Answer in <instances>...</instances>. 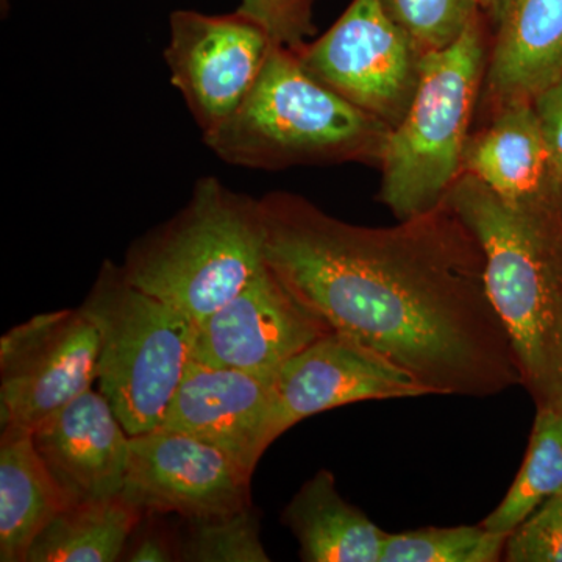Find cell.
<instances>
[{"mask_svg":"<svg viewBox=\"0 0 562 562\" xmlns=\"http://www.w3.org/2000/svg\"><path fill=\"white\" fill-rule=\"evenodd\" d=\"M260 205L266 262L333 330L432 395L483 398L522 384L482 244L447 199L391 227L350 224L294 192H268Z\"/></svg>","mask_w":562,"mask_h":562,"instance_id":"obj_1","label":"cell"},{"mask_svg":"<svg viewBox=\"0 0 562 562\" xmlns=\"http://www.w3.org/2000/svg\"><path fill=\"white\" fill-rule=\"evenodd\" d=\"M447 202L482 244L524 386L538 408L562 413V190L508 202L461 173Z\"/></svg>","mask_w":562,"mask_h":562,"instance_id":"obj_2","label":"cell"},{"mask_svg":"<svg viewBox=\"0 0 562 562\" xmlns=\"http://www.w3.org/2000/svg\"><path fill=\"white\" fill-rule=\"evenodd\" d=\"M391 127L347 102L273 46L238 111L202 135L217 158L239 168L283 171L344 162L380 168Z\"/></svg>","mask_w":562,"mask_h":562,"instance_id":"obj_3","label":"cell"},{"mask_svg":"<svg viewBox=\"0 0 562 562\" xmlns=\"http://www.w3.org/2000/svg\"><path fill=\"white\" fill-rule=\"evenodd\" d=\"M265 265L260 199L206 176L176 216L132 244L121 268L133 286L198 324Z\"/></svg>","mask_w":562,"mask_h":562,"instance_id":"obj_4","label":"cell"},{"mask_svg":"<svg viewBox=\"0 0 562 562\" xmlns=\"http://www.w3.org/2000/svg\"><path fill=\"white\" fill-rule=\"evenodd\" d=\"M487 54L490 21L482 11L457 43L425 55L419 87L392 128L379 168V201L395 220L435 210L460 179Z\"/></svg>","mask_w":562,"mask_h":562,"instance_id":"obj_5","label":"cell"},{"mask_svg":"<svg viewBox=\"0 0 562 562\" xmlns=\"http://www.w3.org/2000/svg\"><path fill=\"white\" fill-rule=\"evenodd\" d=\"M80 308L99 333V391L128 435L155 430L190 364L194 322L110 260Z\"/></svg>","mask_w":562,"mask_h":562,"instance_id":"obj_6","label":"cell"},{"mask_svg":"<svg viewBox=\"0 0 562 562\" xmlns=\"http://www.w3.org/2000/svg\"><path fill=\"white\" fill-rule=\"evenodd\" d=\"M292 52L310 76L391 131L408 113L425 57L380 0H353L321 38Z\"/></svg>","mask_w":562,"mask_h":562,"instance_id":"obj_7","label":"cell"},{"mask_svg":"<svg viewBox=\"0 0 562 562\" xmlns=\"http://www.w3.org/2000/svg\"><path fill=\"white\" fill-rule=\"evenodd\" d=\"M99 333L81 308L38 314L0 339L2 430L36 427L98 382Z\"/></svg>","mask_w":562,"mask_h":562,"instance_id":"obj_8","label":"cell"},{"mask_svg":"<svg viewBox=\"0 0 562 562\" xmlns=\"http://www.w3.org/2000/svg\"><path fill=\"white\" fill-rule=\"evenodd\" d=\"M276 46L241 11L177 10L169 18L165 60L202 135L231 120L257 83Z\"/></svg>","mask_w":562,"mask_h":562,"instance_id":"obj_9","label":"cell"},{"mask_svg":"<svg viewBox=\"0 0 562 562\" xmlns=\"http://www.w3.org/2000/svg\"><path fill=\"white\" fill-rule=\"evenodd\" d=\"M249 469L187 432L155 428L131 438L122 497L140 512L211 519L250 505Z\"/></svg>","mask_w":562,"mask_h":562,"instance_id":"obj_10","label":"cell"},{"mask_svg":"<svg viewBox=\"0 0 562 562\" xmlns=\"http://www.w3.org/2000/svg\"><path fill=\"white\" fill-rule=\"evenodd\" d=\"M330 331V325L266 262L232 301L195 324L191 360L214 368L276 373Z\"/></svg>","mask_w":562,"mask_h":562,"instance_id":"obj_11","label":"cell"},{"mask_svg":"<svg viewBox=\"0 0 562 562\" xmlns=\"http://www.w3.org/2000/svg\"><path fill=\"white\" fill-rule=\"evenodd\" d=\"M431 395L397 364L339 331L322 336L290 358L273 375L269 439L303 419L364 401Z\"/></svg>","mask_w":562,"mask_h":562,"instance_id":"obj_12","label":"cell"},{"mask_svg":"<svg viewBox=\"0 0 562 562\" xmlns=\"http://www.w3.org/2000/svg\"><path fill=\"white\" fill-rule=\"evenodd\" d=\"M273 375L191 360L157 428L213 443L254 473L272 443Z\"/></svg>","mask_w":562,"mask_h":562,"instance_id":"obj_13","label":"cell"},{"mask_svg":"<svg viewBox=\"0 0 562 562\" xmlns=\"http://www.w3.org/2000/svg\"><path fill=\"white\" fill-rule=\"evenodd\" d=\"M40 457L70 503L120 497L131 438L101 391H87L32 432Z\"/></svg>","mask_w":562,"mask_h":562,"instance_id":"obj_14","label":"cell"},{"mask_svg":"<svg viewBox=\"0 0 562 562\" xmlns=\"http://www.w3.org/2000/svg\"><path fill=\"white\" fill-rule=\"evenodd\" d=\"M476 117L532 103L562 77V0H495Z\"/></svg>","mask_w":562,"mask_h":562,"instance_id":"obj_15","label":"cell"},{"mask_svg":"<svg viewBox=\"0 0 562 562\" xmlns=\"http://www.w3.org/2000/svg\"><path fill=\"white\" fill-rule=\"evenodd\" d=\"M462 173L508 202L562 190L532 103L505 106L483 121L469 138Z\"/></svg>","mask_w":562,"mask_h":562,"instance_id":"obj_16","label":"cell"},{"mask_svg":"<svg viewBox=\"0 0 562 562\" xmlns=\"http://www.w3.org/2000/svg\"><path fill=\"white\" fill-rule=\"evenodd\" d=\"M281 522L305 562H380L384 536L357 506L344 501L330 471L314 473L288 503Z\"/></svg>","mask_w":562,"mask_h":562,"instance_id":"obj_17","label":"cell"},{"mask_svg":"<svg viewBox=\"0 0 562 562\" xmlns=\"http://www.w3.org/2000/svg\"><path fill=\"white\" fill-rule=\"evenodd\" d=\"M70 501L40 457L32 432L2 430L0 561L25 562L29 549Z\"/></svg>","mask_w":562,"mask_h":562,"instance_id":"obj_18","label":"cell"},{"mask_svg":"<svg viewBox=\"0 0 562 562\" xmlns=\"http://www.w3.org/2000/svg\"><path fill=\"white\" fill-rule=\"evenodd\" d=\"M140 509L120 497L70 503L33 541L25 562H113L120 560Z\"/></svg>","mask_w":562,"mask_h":562,"instance_id":"obj_19","label":"cell"},{"mask_svg":"<svg viewBox=\"0 0 562 562\" xmlns=\"http://www.w3.org/2000/svg\"><path fill=\"white\" fill-rule=\"evenodd\" d=\"M562 490V413L538 408L522 468L501 505L483 520L487 530L512 535L542 503Z\"/></svg>","mask_w":562,"mask_h":562,"instance_id":"obj_20","label":"cell"},{"mask_svg":"<svg viewBox=\"0 0 562 562\" xmlns=\"http://www.w3.org/2000/svg\"><path fill=\"white\" fill-rule=\"evenodd\" d=\"M509 535L480 525L386 532L380 562H495Z\"/></svg>","mask_w":562,"mask_h":562,"instance_id":"obj_21","label":"cell"},{"mask_svg":"<svg viewBox=\"0 0 562 562\" xmlns=\"http://www.w3.org/2000/svg\"><path fill=\"white\" fill-rule=\"evenodd\" d=\"M181 542V561L268 562L271 561L260 536V520L251 506L227 516L187 520Z\"/></svg>","mask_w":562,"mask_h":562,"instance_id":"obj_22","label":"cell"},{"mask_svg":"<svg viewBox=\"0 0 562 562\" xmlns=\"http://www.w3.org/2000/svg\"><path fill=\"white\" fill-rule=\"evenodd\" d=\"M425 55L452 46L482 13L480 0H380Z\"/></svg>","mask_w":562,"mask_h":562,"instance_id":"obj_23","label":"cell"},{"mask_svg":"<svg viewBox=\"0 0 562 562\" xmlns=\"http://www.w3.org/2000/svg\"><path fill=\"white\" fill-rule=\"evenodd\" d=\"M503 560L562 562V490L508 536Z\"/></svg>","mask_w":562,"mask_h":562,"instance_id":"obj_24","label":"cell"},{"mask_svg":"<svg viewBox=\"0 0 562 562\" xmlns=\"http://www.w3.org/2000/svg\"><path fill=\"white\" fill-rule=\"evenodd\" d=\"M316 0H241L238 11L257 21L277 46L299 50L316 35Z\"/></svg>","mask_w":562,"mask_h":562,"instance_id":"obj_25","label":"cell"},{"mask_svg":"<svg viewBox=\"0 0 562 562\" xmlns=\"http://www.w3.org/2000/svg\"><path fill=\"white\" fill-rule=\"evenodd\" d=\"M543 140L562 181V77L532 101Z\"/></svg>","mask_w":562,"mask_h":562,"instance_id":"obj_26","label":"cell"},{"mask_svg":"<svg viewBox=\"0 0 562 562\" xmlns=\"http://www.w3.org/2000/svg\"><path fill=\"white\" fill-rule=\"evenodd\" d=\"M125 560L133 562H168L176 560V558H173L171 549L161 536L149 535L143 536L135 543Z\"/></svg>","mask_w":562,"mask_h":562,"instance_id":"obj_27","label":"cell"},{"mask_svg":"<svg viewBox=\"0 0 562 562\" xmlns=\"http://www.w3.org/2000/svg\"><path fill=\"white\" fill-rule=\"evenodd\" d=\"M495 0H480V5H482V10L484 13H487L492 9V5H494Z\"/></svg>","mask_w":562,"mask_h":562,"instance_id":"obj_28","label":"cell"},{"mask_svg":"<svg viewBox=\"0 0 562 562\" xmlns=\"http://www.w3.org/2000/svg\"><path fill=\"white\" fill-rule=\"evenodd\" d=\"M0 5H2V13L5 14V11H9L10 0H0Z\"/></svg>","mask_w":562,"mask_h":562,"instance_id":"obj_29","label":"cell"}]
</instances>
